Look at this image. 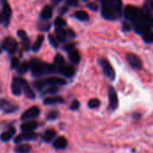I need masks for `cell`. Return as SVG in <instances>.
<instances>
[{
  "label": "cell",
  "mask_w": 153,
  "mask_h": 153,
  "mask_svg": "<svg viewBox=\"0 0 153 153\" xmlns=\"http://www.w3.org/2000/svg\"><path fill=\"white\" fill-rule=\"evenodd\" d=\"M33 87L38 90V91H41L44 87H45V84H44V81L43 80H37L35 82H33Z\"/></svg>",
  "instance_id": "cell-35"
},
{
  "label": "cell",
  "mask_w": 153,
  "mask_h": 153,
  "mask_svg": "<svg viewBox=\"0 0 153 153\" xmlns=\"http://www.w3.org/2000/svg\"><path fill=\"white\" fill-rule=\"evenodd\" d=\"M102 4V11H101V14L102 17L107 19V20H116L117 18H118L119 16L117 15V13H116V11L114 10V8L112 7V5L109 4L108 0H100Z\"/></svg>",
  "instance_id": "cell-2"
},
{
  "label": "cell",
  "mask_w": 153,
  "mask_h": 153,
  "mask_svg": "<svg viewBox=\"0 0 153 153\" xmlns=\"http://www.w3.org/2000/svg\"><path fill=\"white\" fill-rule=\"evenodd\" d=\"M65 100L62 97L56 96V97H48L46 98L43 101V103L45 105H53V104H60V103H64Z\"/></svg>",
  "instance_id": "cell-21"
},
{
  "label": "cell",
  "mask_w": 153,
  "mask_h": 153,
  "mask_svg": "<svg viewBox=\"0 0 153 153\" xmlns=\"http://www.w3.org/2000/svg\"><path fill=\"white\" fill-rule=\"evenodd\" d=\"M0 109L6 114H11L15 112L18 109V107L6 100L0 99Z\"/></svg>",
  "instance_id": "cell-12"
},
{
  "label": "cell",
  "mask_w": 153,
  "mask_h": 153,
  "mask_svg": "<svg viewBox=\"0 0 153 153\" xmlns=\"http://www.w3.org/2000/svg\"><path fill=\"white\" fill-rule=\"evenodd\" d=\"M51 27V23L48 22H39L37 25V28L39 30L41 31H48Z\"/></svg>",
  "instance_id": "cell-31"
},
{
  "label": "cell",
  "mask_w": 153,
  "mask_h": 153,
  "mask_svg": "<svg viewBox=\"0 0 153 153\" xmlns=\"http://www.w3.org/2000/svg\"><path fill=\"white\" fill-rule=\"evenodd\" d=\"M66 37H67V32L64 29L62 28L56 29V38L58 41L64 42L66 39Z\"/></svg>",
  "instance_id": "cell-27"
},
{
  "label": "cell",
  "mask_w": 153,
  "mask_h": 153,
  "mask_svg": "<svg viewBox=\"0 0 153 153\" xmlns=\"http://www.w3.org/2000/svg\"><path fill=\"white\" fill-rule=\"evenodd\" d=\"M0 92H1V89H0Z\"/></svg>",
  "instance_id": "cell-51"
},
{
  "label": "cell",
  "mask_w": 153,
  "mask_h": 153,
  "mask_svg": "<svg viewBox=\"0 0 153 153\" xmlns=\"http://www.w3.org/2000/svg\"><path fill=\"white\" fill-rule=\"evenodd\" d=\"M48 39H49L50 44H51L55 48H57V42H56V39H55V37H54L52 34H49V35H48Z\"/></svg>",
  "instance_id": "cell-37"
},
{
  "label": "cell",
  "mask_w": 153,
  "mask_h": 153,
  "mask_svg": "<svg viewBox=\"0 0 153 153\" xmlns=\"http://www.w3.org/2000/svg\"><path fill=\"white\" fill-rule=\"evenodd\" d=\"M57 91H58V87L55 86V85H51V86H49V88H48L46 90L45 92L48 93V94H56Z\"/></svg>",
  "instance_id": "cell-36"
},
{
  "label": "cell",
  "mask_w": 153,
  "mask_h": 153,
  "mask_svg": "<svg viewBox=\"0 0 153 153\" xmlns=\"http://www.w3.org/2000/svg\"><path fill=\"white\" fill-rule=\"evenodd\" d=\"M37 139V134L33 132H23L22 134L17 135L14 139L15 143H21L22 142L35 141Z\"/></svg>",
  "instance_id": "cell-10"
},
{
  "label": "cell",
  "mask_w": 153,
  "mask_h": 153,
  "mask_svg": "<svg viewBox=\"0 0 153 153\" xmlns=\"http://www.w3.org/2000/svg\"><path fill=\"white\" fill-rule=\"evenodd\" d=\"M73 17L76 18L79 21H82V22H86V21H89V19H90V16H89L88 13L85 12V11H82V10L76 11L73 14Z\"/></svg>",
  "instance_id": "cell-23"
},
{
  "label": "cell",
  "mask_w": 153,
  "mask_h": 153,
  "mask_svg": "<svg viewBox=\"0 0 153 153\" xmlns=\"http://www.w3.org/2000/svg\"><path fill=\"white\" fill-rule=\"evenodd\" d=\"M12 17V9L10 5L5 2L3 4V9L0 10V24L7 26L10 22V19Z\"/></svg>",
  "instance_id": "cell-4"
},
{
  "label": "cell",
  "mask_w": 153,
  "mask_h": 153,
  "mask_svg": "<svg viewBox=\"0 0 153 153\" xmlns=\"http://www.w3.org/2000/svg\"><path fill=\"white\" fill-rule=\"evenodd\" d=\"M40 114V109L34 106V107H31L30 108H28L26 111H24L22 113V115L21 116V120L22 121H25V120H31L37 117H39Z\"/></svg>",
  "instance_id": "cell-8"
},
{
  "label": "cell",
  "mask_w": 153,
  "mask_h": 153,
  "mask_svg": "<svg viewBox=\"0 0 153 153\" xmlns=\"http://www.w3.org/2000/svg\"><path fill=\"white\" fill-rule=\"evenodd\" d=\"M79 108H80V103H79V101L76 100H74V101L72 102L71 106H70V109H72V110H77Z\"/></svg>",
  "instance_id": "cell-38"
},
{
  "label": "cell",
  "mask_w": 153,
  "mask_h": 153,
  "mask_svg": "<svg viewBox=\"0 0 153 153\" xmlns=\"http://www.w3.org/2000/svg\"><path fill=\"white\" fill-rule=\"evenodd\" d=\"M19 58L17 57H13L12 60H11V67L12 68H16L19 65Z\"/></svg>",
  "instance_id": "cell-39"
},
{
  "label": "cell",
  "mask_w": 153,
  "mask_h": 153,
  "mask_svg": "<svg viewBox=\"0 0 153 153\" xmlns=\"http://www.w3.org/2000/svg\"><path fill=\"white\" fill-rule=\"evenodd\" d=\"M87 6H88L91 10H92V11H97V10H98V4H97L96 3H89V4H87Z\"/></svg>",
  "instance_id": "cell-42"
},
{
  "label": "cell",
  "mask_w": 153,
  "mask_h": 153,
  "mask_svg": "<svg viewBox=\"0 0 153 153\" xmlns=\"http://www.w3.org/2000/svg\"><path fill=\"white\" fill-rule=\"evenodd\" d=\"M5 2H6L5 0H0V4H2V5H3Z\"/></svg>",
  "instance_id": "cell-47"
},
{
  "label": "cell",
  "mask_w": 153,
  "mask_h": 153,
  "mask_svg": "<svg viewBox=\"0 0 153 153\" xmlns=\"http://www.w3.org/2000/svg\"><path fill=\"white\" fill-rule=\"evenodd\" d=\"M142 9L134 6V5H127L125 9V16L127 20L131 22H134L142 13Z\"/></svg>",
  "instance_id": "cell-7"
},
{
  "label": "cell",
  "mask_w": 153,
  "mask_h": 153,
  "mask_svg": "<svg viewBox=\"0 0 153 153\" xmlns=\"http://www.w3.org/2000/svg\"><path fill=\"white\" fill-rule=\"evenodd\" d=\"M56 132L55 130L52 129H48L46 130L43 134H42V140L46 143H51L53 141V139L56 137Z\"/></svg>",
  "instance_id": "cell-20"
},
{
  "label": "cell",
  "mask_w": 153,
  "mask_h": 153,
  "mask_svg": "<svg viewBox=\"0 0 153 153\" xmlns=\"http://www.w3.org/2000/svg\"><path fill=\"white\" fill-rule=\"evenodd\" d=\"M68 10V8L67 7H65V6H63V8L61 9V10H59V13L60 14H64L66 11Z\"/></svg>",
  "instance_id": "cell-45"
},
{
  "label": "cell",
  "mask_w": 153,
  "mask_h": 153,
  "mask_svg": "<svg viewBox=\"0 0 153 153\" xmlns=\"http://www.w3.org/2000/svg\"><path fill=\"white\" fill-rule=\"evenodd\" d=\"M149 2H150V5L152 6V0H149Z\"/></svg>",
  "instance_id": "cell-48"
},
{
  "label": "cell",
  "mask_w": 153,
  "mask_h": 153,
  "mask_svg": "<svg viewBox=\"0 0 153 153\" xmlns=\"http://www.w3.org/2000/svg\"><path fill=\"white\" fill-rule=\"evenodd\" d=\"M38 126H39L38 122L30 120V121H27V122H24L23 124H22L21 130L22 132H32L33 130H35L38 127Z\"/></svg>",
  "instance_id": "cell-14"
},
{
  "label": "cell",
  "mask_w": 153,
  "mask_h": 153,
  "mask_svg": "<svg viewBox=\"0 0 153 153\" xmlns=\"http://www.w3.org/2000/svg\"><path fill=\"white\" fill-rule=\"evenodd\" d=\"M143 35V39L144 40L145 43L147 44H151L153 41V33L152 30H148L144 33L142 34Z\"/></svg>",
  "instance_id": "cell-30"
},
{
  "label": "cell",
  "mask_w": 153,
  "mask_h": 153,
  "mask_svg": "<svg viewBox=\"0 0 153 153\" xmlns=\"http://www.w3.org/2000/svg\"><path fill=\"white\" fill-rule=\"evenodd\" d=\"M69 33H70V35H71V37H72V38L75 37V33H74L72 30H69Z\"/></svg>",
  "instance_id": "cell-46"
},
{
  "label": "cell",
  "mask_w": 153,
  "mask_h": 153,
  "mask_svg": "<svg viewBox=\"0 0 153 153\" xmlns=\"http://www.w3.org/2000/svg\"><path fill=\"white\" fill-rule=\"evenodd\" d=\"M53 1H56V2H60V1H62V0H53Z\"/></svg>",
  "instance_id": "cell-49"
},
{
  "label": "cell",
  "mask_w": 153,
  "mask_h": 153,
  "mask_svg": "<svg viewBox=\"0 0 153 153\" xmlns=\"http://www.w3.org/2000/svg\"><path fill=\"white\" fill-rule=\"evenodd\" d=\"M12 92L15 96H20L22 94L21 84L19 82V77H14L12 82Z\"/></svg>",
  "instance_id": "cell-19"
},
{
  "label": "cell",
  "mask_w": 153,
  "mask_h": 153,
  "mask_svg": "<svg viewBox=\"0 0 153 153\" xmlns=\"http://www.w3.org/2000/svg\"><path fill=\"white\" fill-rule=\"evenodd\" d=\"M99 64L104 73V74L111 81H114L116 79V72L109 63V61L106 58H100L99 59Z\"/></svg>",
  "instance_id": "cell-3"
},
{
  "label": "cell",
  "mask_w": 153,
  "mask_h": 153,
  "mask_svg": "<svg viewBox=\"0 0 153 153\" xmlns=\"http://www.w3.org/2000/svg\"><path fill=\"white\" fill-rule=\"evenodd\" d=\"M29 65L31 70V74L34 77H39L46 74L56 73V69L53 65L47 64L38 58H32Z\"/></svg>",
  "instance_id": "cell-1"
},
{
  "label": "cell",
  "mask_w": 153,
  "mask_h": 153,
  "mask_svg": "<svg viewBox=\"0 0 153 153\" xmlns=\"http://www.w3.org/2000/svg\"><path fill=\"white\" fill-rule=\"evenodd\" d=\"M66 4L68 5H77L78 4V0H66Z\"/></svg>",
  "instance_id": "cell-43"
},
{
  "label": "cell",
  "mask_w": 153,
  "mask_h": 153,
  "mask_svg": "<svg viewBox=\"0 0 153 153\" xmlns=\"http://www.w3.org/2000/svg\"><path fill=\"white\" fill-rule=\"evenodd\" d=\"M108 2L112 5V7L114 8V10L117 13V15L120 16L121 12H122V4H123L122 0H108Z\"/></svg>",
  "instance_id": "cell-25"
},
{
  "label": "cell",
  "mask_w": 153,
  "mask_h": 153,
  "mask_svg": "<svg viewBox=\"0 0 153 153\" xmlns=\"http://www.w3.org/2000/svg\"><path fill=\"white\" fill-rule=\"evenodd\" d=\"M2 47H3V49H4L6 52H8L10 54H13L17 50L18 44H17V41L13 38L6 37L3 39Z\"/></svg>",
  "instance_id": "cell-5"
},
{
  "label": "cell",
  "mask_w": 153,
  "mask_h": 153,
  "mask_svg": "<svg viewBox=\"0 0 153 153\" xmlns=\"http://www.w3.org/2000/svg\"><path fill=\"white\" fill-rule=\"evenodd\" d=\"M67 146V140L64 136H60L56 138L53 142V147L56 150H64Z\"/></svg>",
  "instance_id": "cell-16"
},
{
  "label": "cell",
  "mask_w": 153,
  "mask_h": 153,
  "mask_svg": "<svg viewBox=\"0 0 153 153\" xmlns=\"http://www.w3.org/2000/svg\"><path fill=\"white\" fill-rule=\"evenodd\" d=\"M126 60L128 62V64L134 68V69H136V70H139L142 68L143 66V63H142V60L141 58L136 56L135 54H133V53H127L126 55Z\"/></svg>",
  "instance_id": "cell-9"
},
{
  "label": "cell",
  "mask_w": 153,
  "mask_h": 153,
  "mask_svg": "<svg viewBox=\"0 0 153 153\" xmlns=\"http://www.w3.org/2000/svg\"><path fill=\"white\" fill-rule=\"evenodd\" d=\"M100 105V101L98 99H91L88 102V107L90 108H97Z\"/></svg>",
  "instance_id": "cell-33"
},
{
  "label": "cell",
  "mask_w": 153,
  "mask_h": 153,
  "mask_svg": "<svg viewBox=\"0 0 153 153\" xmlns=\"http://www.w3.org/2000/svg\"><path fill=\"white\" fill-rule=\"evenodd\" d=\"M32 148L29 144H19L14 148L15 153H30L31 152Z\"/></svg>",
  "instance_id": "cell-26"
},
{
  "label": "cell",
  "mask_w": 153,
  "mask_h": 153,
  "mask_svg": "<svg viewBox=\"0 0 153 153\" xmlns=\"http://www.w3.org/2000/svg\"><path fill=\"white\" fill-rule=\"evenodd\" d=\"M68 56H69V58L70 60L74 63V64H78L80 61H81V56H80V53L77 49L75 48H73L72 50H70L68 52Z\"/></svg>",
  "instance_id": "cell-22"
},
{
  "label": "cell",
  "mask_w": 153,
  "mask_h": 153,
  "mask_svg": "<svg viewBox=\"0 0 153 153\" xmlns=\"http://www.w3.org/2000/svg\"><path fill=\"white\" fill-rule=\"evenodd\" d=\"M1 52H2V50H1V48H0V53H1Z\"/></svg>",
  "instance_id": "cell-50"
},
{
  "label": "cell",
  "mask_w": 153,
  "mask_h": 153,
  "mask_svg": "<svg viewBox=\"0 0 153 153\" xmlns=\"http://www.w3.org/2000/svg\"><path fill=\"white\" fill-rule=\"evenodd\" d=\"M83 1H87V0H83Z\"/></svg>",
  "instance_id": "cell-52"
},
{
  "label": "cell",
  "mask_w": 153,
  "mask_h": 153,
  "mask_svg": "<svg viewBox=\"0 0 153 153\" xmlns=\"http://www.w3.org/2000/svg\"><path fill=\"white\" fill-rule=\"evenodd\" d=\"M123 30L125 31H129L131 30V26L129 24H127L126 22H124V24H123Z\"/></svg>",
  "instance_id": "cell-44"
},
{
  "label": "cell",
  "mask_w": 153,
  "mask_h": 153,
  "mask_svg": "<svg viewBox=\"0 0 153 153\" xmlns=\"http://www.w3.org/2000/svg\"><path fill=\"white\" fill-rule=\"evenodd\" d=\"M57 72L60 73L61 74H63L64 76H65V77H73L74 75V73H75L74 69L72 66L65 65H63L62 67H60Z\"/></svg>",
  "instance_id": "cell-17"
},
{
  "label": "cell",
  "mask_w": 153,
  "mask_h": 153,
  "mask_svg": "<svg viewBox=\"0 0 153 153\" xmlns=\"http://www.w3.org/2000/svg\"><path fill=\"white\" fill-rule=\"evenodd\" d=\"M108 100H109L108 109L111 111H114L118 108V97H117V93L116 90L112 86H108Z\"/></svg>",
  "instance_id": "cell-6"
},
{
  "label": "cell",
  "mask_w": 153,
  "mask_h": 153,
  "mask_svg": "<svg viewBox=\"0 0 153 153\" xmlns=\"http://www.w3.org/2000/svg\"><path fill=\"white\" fill-rule=\"evenodd\" d=\"M55 69H56V72L58 71V69L60 67H62L63 65H65V59L64 57L60 55V54H57L54 59V64H53Z\"/></svg>",
  "instance_id": "cell-28"
},
{
  "label": "cell",
  "mask_w": 153,
  "mask_h": 153,
  "mask_svg": "<svg viewBox=\"0 0 153 153\" xmlns=\"http://www.w3.org/2000/svg\"><path fill=\"white\" fill-rule=\"evenodd\" d=\"M45 39V37L44 35H39L38 38L36 39L35 42L33 43V45L31 46V50L34 51V52H37L40 49L41 46H42V43Z\"/></svg>",
  "instance_id": "cell-24"
},
{
  "label": "cell",
  "mask_w": 153,
  "mask_h": 153,
  "mask_svg": "<svg viewBox=\"0 0 153 153\" xmlns=\"http://www.w3.org/2000/svg\"><path fill=\"white\" fill-rule=\"evenodd\" d=\"M52 14H53L52 7L50 5H45L43 9L41 10L39 16L42 20H48L52 17Z\"/></svg>",
  "instance_id": "cell-18"
},
{
  "label": "cell",
  "mask_w": 153,
  "mask_h": 153,
  "mask_svg": "<svg viewBox=\"0 0 153 153\" xmlns=\"http://www.w3.org/2000/svg\"><path fill=\"white\" fill-rule=\"evenodd\" d=\"M15 132H16V130L13 127H11V128L7 129L6 131L1 133V134H0V140L2 142H4V143L5 142H9L13 137Z\"/></svg>",
  "instance_id": "cell-15"
},
{
  "label": "cell",
  "mask_w": 153,
  "mask_h": 153,
  "mask_svg": "<svg viewBox=\"0 0 153 153\" xmlns=\"http://www.w3.org/2000/svg\"><path fill=\"white\" fill-rule=\"evenodd\" d=\"M44 81V84L46 85H55V86H61V85H65L66 84V81L62 79V78H58V77H49L47 78Z\"/></svg>",
  "instance_id": "cell-13"
},
{
  "label": "cell",
  "mask_w": 153,
  "mask_h": 153,
  "mask_svg": "<svg viewBox=\"0 0 153 153\" xmlns=\"http://www.w3.org/2000/svg\"><path fill=\"white\" fill-rule=\"evenodd\" d=\"M63 48H64V50L69 52L70 50H72L73 48H74V43H66V44L64 46Z\"/></svg>",
  "instance_id": "cell-41"
},
{
  "label": "cell",
  "mask_w": 153,
  "mask_h": 153,
  "mask_svg": "<svg viewBox=\"0 0 153 153\" xmlns=\"http://www.w3.org/2000/svg\"><path fill=\"white\" fill-rule=\"evenodd\" d=\"M54 24H55V26H56V28H62V27H64V26L66 25V22H65V21L62 17L59 16V17H56V18L55 19Z\"/></svg>",
  "instance_id": "cell-32"
},
{
  "label": "cell",
  "mask_w": 153,
  "mask_h": 153,
  "mask_svg": "<svg viewBox=\"0 0 153 153\" xmlns=\"http://www.w3.org/2000/svg\"><path fill=\"white\" fill-rule=\"evenodd\" d=\"M29 68H30V65H29V63H28L27 61H24V62L19 64L18 66L16 67L17 72H18V74H26L27 71L29 70Z\"/></svg>",
  "instance_id": "cell-29"
},
{
  "label": "cell",
  "mask_w": 153,
  "mask_h": 153,
  "mask_svg": "<svg viewBox=\"0 0 153 153\" xmlns=\"http://www.w3.org/2000/svg\"><path fill=\"white\" fill-rule=\"evenodd\" d=\"M17 36H19L22 39H24L27 38V33L23 30H17Z\"/></svg>",
  "instance_id": "cell-40"
},
{
  "label": "cell",
  "mask_w": 153,
  "mask_h": 153,
  "mask_svg": "<svg viewBox=\"0 0 153 153\" xmlns=\"http://www.w3.org/2000/svg\"><path fill=\"white\" fill-rule=\"evenodd\" d=\"M59 116V112L57 110H51L48 113L47 115V119L51 121V120H56Z\"/></svg>",
  "instance_id": "cell-34"
},
{
  "label": "cell",
  "mask_w": 153,
  "mask_h": 153,
  "mask_svg": "<svg viewBox=\"0 0 153 153\" xmlns=\"http://www.w3.org/2000/svg\"><path fill=\"white\" fill-rule=\"evenodd\" d=\"M19 82H20V84H21L22 91H23L24 95H25L28 99L34 100V99H35V93H34L33 91L31 90V88H30V86L29 85V83L27 82V81L24 80V79H22V78H20V77H19Z\"/></svg>",
  "instance_id": "cell-11"
}]
</instances>
